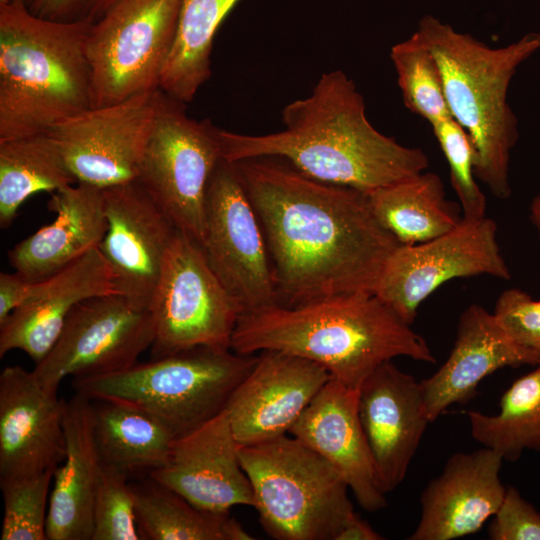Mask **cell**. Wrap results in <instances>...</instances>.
<instances>
[{
	"label": "cell",
	"mask_w": 540,
	"mask_h": 540,
	"mask_svg": "<svg viewBox=\"0 0 540 540\" xmlns=\"http://www.w3.org/2000/svg\"><path fill=\"white\" fill-rule=\"evenodd\" d=\"M200 245L242 314L278 305L260 221L234 165L223 158L208 185L205 234Z\"/></svg>",
	"instance_id": "obj_12"
},
{
	"label": "cell",
	"mask_w": 540,
	"mask_h": 540,
	"mask_svg": "<svg viewBox=\"0 0 540 540\" xmlns=\"http://www.w3.org/2000/svg\"><path fill=\"white\" fill-rule=\"evenodd\" d=\"M66 455L55 469L46 521L48 540H91L101 469L92 400L76 393L65 403Z\"/></svg>",
	"instance_id": "obj_25"
},
{
	"label": "cell",
	"mask_w": 540,
	"mask_h": 540,
	"mask_svg": "<svg viewBox=\"0 0 540 540\" xmlns=\"http://www.w3.org/2000/svg\"><path fill=\"white\" fill-rule=\"evenodd\" d=\"M366 193L379 222L401 245L432 240L462 220L458 207L446 200L441 178L432 172L423 171Z\"/></svg>",
	"instance_id": "obj_27"
},
{
	"label": "cell",
	"mask_w": 540,
	"mask_h": 540,
	"mask_svg": "<svg viewBox=\"0 0 540 540\" xmlns=\"http://www.w3.org/2000/svg\"><path fill=\"white\" fill-rule=\"evenodd\" d=\"M91 24L44 19L22 0H0V141L46 133L92 108Z\"/></svg>",
	"instance_id": "obj_4"
},
{
	"label": "cell",
	"mask_w": 540,
	"mask_h": 540,
	"mask_svg": "<svg viewBox=\"0 0 540 540\" xmlns=\"http://www.w3.org/2000/svg\"><path fill=\"white\" fill-rule=\"evenodd\" d=\"M239 0H182L175 38L159 89L189 103L211 76L210 56L220 24Z\"/></svg>",
	"instance_id": "obj_29"
},
{
	"label": "cell",
	"mask_w": 540,
	"mask_h": 540,
	"mask_svg": "<svg viewBox=\"0 0 540 540\" xmlns=\"http://www.w3.org/2000/svg\"><path fill=\"white\" fill-rule=\"evenodd\" d=\"M39 281H30L18 273H0V324L37 290Z\"/></svg>",
	"instance_id": "obj_39"
},
{
	"label": "cell",
	"mask_w": 540,
	"mask_h": 540,
	"mask_svg": "<svg viewBox=\"0 0 540 540\" xmlns=\"http://www.w3.org/2000/svg\"><path fill=\"white\" fill-rule=\"evenodd\" d=\"M493 314L509 337L540 363V300L522 290L508 289L497 299Z\"/></svg>",
	"instance_id": "obj_36"
},
{
	"label": "cell",
	"mask_w": 540,
	"mask_h": 540,
	"mask_svg": "<svg viewBox=\"0 0 540 540\" xmlns=\"http://www.w3.org/2000/svg\"><path fill=\"white\" fill-rule=\"evenodd\" d=\"M489 537L493 540H540V513L515 487L506 488L504 499L492 517Z\"/></svg>",
	"instance_id": "obj_37"
},
{
	"label": "cell",
	"mask_w": 540,
	"mask_h": 540,
	"mask_svg": "<svg viewBox=\"0 0 540 540\" xmlns=\"http://www.w3.org/2000/svg\"><path fill=\"white\" fill-rule=\"evenodd\" d=\"M530 217L540 235V194L531 203Z\"/></svg>",
	"instance_id": "obj_41"
},
{
	"label": "cell",
	"mask_w": 540,
	"mask_h": 540,
	"mask_svg": "<svg viewBox=\"0 0 540 540\" xmlns=\"http://www.w3.org/2000/svg\"><path fill=\"white\" fill-rule=\"evenodd\" d=\"M359 389L331 378L290 429L346 481L359 505L376 512L387 505L358 410Z\"/></svg>",
	"instance_id": "obj_20"
},
{
	"label": "cell",
	"mask_w": 540,
	"mask_h": 540,
	"mask_svg": "<svg viewBox=\"0 0 540 540\" xmlns=\"http://www.w3.org/2000/svg\"><path fill=\"white\" fill-rule=\"evenodd\" d=\"M255 209L278 305L372 292L401 245L366 192L313 179L274 157L231 162Z\"/></svg>",
	"instance_id": "obj_1"
},
{
	"label": "cell",
	"mask_w": 540,
	"mask_h": 540,
	"mask_svg": "<svg viewBox=\"0 0 540 540\" xmlns=\"http://www.w3.org/2000/svg\"><path fill=\"white\" fill-rule=\"evenodd\" d=\"M136 521L148 540H252L242 525L227 514L201 510L151 477L132 486Z\"/></svg>",
	"instance_id": "obj_30"
},
{
	"label": "cell",
	"mask_w": 540,
	"mask_h": 540,
	"mask_svg": "<svg viewBox=\"0 0 540 540\" xmlns=\"http://www.w3.org/2000/svg\"><path fill=\"white\" fill-rule=\"evenodd\" d=\"M182 0H117L89 29L92 107L159 89Z\"/></svg>",
	"instance_id": "obj_9"
},
{
	"label": "cell",
	"mask_w": 540,
	"mask_h": 540,
	"mask_svg": "<svg viewBox=\"0 0 540 540\" xmlns=\"http://www.w3.org/2000/svg\"><path fill=\"white\" fill-rule=\"evenodd\" d=\"M115 293L109 266L98 248L51 277L0 324V357L21 350L35 364L51 350L71 310L81 301Z\"/></svg>",
	"instance_id": "obj_22"
},
{
	"label": "cell",
	"mask_w": 540,
	"mask_h": 540,
	"mask_svg": "<svg viewBox=\"0 0 540 540\" xmlns=\"http://www.w3.org/2000/svg\"><path fill=\"white\" fill-rule=\"evenodd\" d=\"M150 308L122 295L95 296L69 313L56 343L32 370L41 384L57 392L61 382L125 370L153 344Z\"/></svg>",
	"instance_id": "obj_11"
},
{
	"label": "cell",
	"mask_w": 540,
	"mask_h": 540,
	"mask_svg": "<svg viewBox=\"0 0 540 540\" xmlns=\"http://www.w3.org/2000/svg\"><path fill=\"white\" fill-rule=\"evenodd\" d=\"M150 310L152 356L195 347L231 349L242 308L211 269L201 245L177 229L168 248Z\"/></svg>",
	"instance_id": "obj_10"
},
{
	"label": "cell",
	"mask_w": 540,
	"mask_h": 540,
	"mask_svg": "<svg viewBox=\"0 0 540 540\" xmlns=\"http://www.w3.org/2000/svg\"><path fill=\"white\" fill-rule=\"evenodd\" d=\"M240 460L264 530L277 540H335L354 513L344 478L286 435L240 446Z\"/></svg>",
	"instance_id": "obj_7"
},
{
	"label": "cell",
	"mask_w": 540,
	"mask_h": 540,
	"mask_svg": "<svg viewBox=\"0 0 540 540\" xmlns=\"http://www.w3.org/2000/svg\"><path fill=\"white\" fill-rule=\"evenodd\" d=\"M54 471L0 481L4 501L1 540H47L49 490Z\"/></svg>",
	"instance_id": "obj_33"
},
{
	"label": "cell",
	"mask_w": 540,
	"mask_h": 540,
	"mask_svg": "<svg viewBox=\"0 0 540 540\" xmlns=\"http://www.w3.org/2000/svg\"><path fill=\"white\" fill-rule=\"evenodd\" d=\"M239 449L224 409L177 437L167 464L150 471L149 477L204 511L227 514L237 505L254 507L252 485Z\"/></svg>",
	"instance_id": "obj_18"
},
{
	"label": "cell",
	"mask_w": 540,
	"mask_h": 540,
	"mask_svg": "<svg viewBox=\"0 0 540 540\" xmlns=\"http://www.w3.org/2000/svg\"><path fill=\"white\" fill-rule=\"evenodd\" d=\"M47 207L55 219L8 252L15 272L30 281L47 279L98 248L107 230L102 188L77 182L52 193Z\"/></svg>",
	"instance_id": "obj_24"
},
{
	"label": "cell",
	"mask_w": 540,
	"mask_h": 540,
	"mask_svg": "<svg viewBox=\"0 0 540 540\" xmlns=\"http://www.w3.org/2000/svg\"><path fill=\"white\" fill-rule=\"evenodd\" d=\"M379 534L368 522L355 512L340 529L335 540H382Z\"/></svg>",
	"instance_id": "obj_40"
},
{
	"label": "cell",
	"mask_w": 540,
	"mask_h": 540,
	"mask_svg": "<svg viewBox=\"0 0 540 540\" xmlns=\"http://www.w3.org/2000/svg\"><path fill=\"white\" fill-rule=\"evenodd\" d=\"M415 32L437 61L452 118L470 138L476 178L496 197L508 198L518 129L507 92L518 66L540 50V33L492 48L432 15L422 17Z\"/></svg>",
	"instance_id": "obj_5"
},
{
	"label": "cell",
	"mask_w": 540,
	"mask_h": 540,
	"mask_svg": "<svg viewBox=\"0 0 540 540\" xmlns=\"http://www.w3.org/2000/svg\"><path fill=\"white\" fill-rule=\"evenodd\" d=\"M117 0H31L28 8L36 16L60 22L94 23Z\"/></svg>",
	"instance_id": "obj_38"
},
{
	"label": "cell",
	"mask_w": 540,
	"mask_h": 540,
	"mask_svg": "<svg viewBox=\"0 0 540 540\" xmlns=\"http://www.w3.org/2000/svg\"><path fill=\"white\" fill-rule=\"evenodd\" d=\"M504 393L494 415L468 411L472 437L503 460L516 461L524 450L540 451V363Z\"/></svg>",
	"instance_id": "obj_31"
},
{
	"label": "cell",
	"mask_w": 540,
	"mask_h": 540,
	"mask_svg": "<svg viewBox=\"0 0 540 540\" xmlns=\"http://www.w3.org/2000/svg\"><path fill=\"white\" fill-rule=\"evenodd\" d=\"M489 275L508 280L509 268L497 241L496 222L464 219L432 240L399 245L387 261L374 290L406 323L436 289L455 278Z\"/></svg>",
	"instance_id": "obj_13"
},
{
	"label": "cell",
	"mask_w": 540,
	"mask_h": 540,
	"mask_svg": "<svg viewBox=\"0 0 540 540\" xmlns=\"http://www.w3.org/2000/svg\"><path fill=\"white\" fill-rule=\"evenodd\" d=\"M94 438L100 461L126 474L165 466L177 438L157 416L131 403L97 400Z\"/></svg>",
	"instance_id": "obj_26"
},
{
	"label": "cell",
	"mask_w": 540,
	"mask_h": 540,
	"mask_svg": "<svg viewBox=\"0 0 540 540\" xmlns=\"http://www.w3.org/2000/svg\"><path fill=\"white\" fill-rule=\"evenodd\" d=\"M230 348L243 355L276 350L303 357L357 390L379 365L395 357L436 362L425 339L372 292L243 313Z\"/></svg>",
	"instance_id": "obj_3"
},
{
	"label": "cell",
	"mask_w": 540,
	"mask_h": 540,
	"mask_svg": "<svg viewBox=\"0 0 540 540\" xmlns=\"http://www.w3.org/2000/svg\"><path fill=\"white\" fill-rule=\"evenodd\" d=\"M433 133L447 160L451 185L456 192L464 219L486 216V197L474 172L475 154L466 131L453 118L432 125Z\"/></svg>",
	"instance_id": "obj_35"
},
{
	"label": "cell",
	"mask_w": 540,
	"mask_h": 540,
	"mask_svg": "<svg viewBox=\"0 0 540 540\" xmlns=\"http://www.w3.org/2000/svg\"><path fill=\"white\" fill-rule=\"evenodd\" d=\"M139 539L142 537L136 521L135 498L127 474L102 464L94 498L91 540Z\"/></svg>",
	"instance_id": "obj_34"
},
{
	"label": "cell",
	"mask_w": 540,
	"mask_h": 540,
	"mask_svg": "<svg viewBox=\"0 0 540 540\" xmlns=\"http://www.w3.org/2000/svg\"><path fill=\"white\" fill-rule=\"evenodd\" d=\"M257 360L231 349L195 347L72 383L90 400H118L149 411L179 437L221 413Z\"/></svg>",
	"instance_id": "obj_6"
},
{
	"label": "cell",
	"mask_w": 540,
	"mask_h": 540,
	"mask_svg": "<svg viewBox=\"0 0 540 540\" xmlns=\"http://www.w3.org/2000/svg\"><path fill=\"white\" fill-rule=\"evenodd\" d=\"M89 108L48 133L77 182L108 188L135 181L156 115V93Z\"/></svg>",
	"instance_id": "obj_14"
},
{
	"label": "cell",
	"mask_w": 540,
	"mask_h": 540,
	"mask_svg": "<svg viewBox=\"0 0 540 540\" xmlns=\"http://www.w3.org/2000/svg\"><path fill=\"white\" fill-rule=\"evenodd\" d=\"M537 365L538 359L518 346L493 313L473 304L461 315L454 346L444 364L420 388L431 422L449 406L465 403L479 383L504 367Z\"/></svg>",
	"instance_id": "obj_23"
},
{
	"label": "cell",
	"mask_w": 540,
	"mask_h": 540,
	"mask_svg": "<svg viewBox=\"0 0 540 540\" xmlns=\"http://www.w3.org/2000/svg\"><path fill=\"white\" fill-rule=\"evenodd\" d=\"M75 183L59 143L48 132L0 141L1 228L12 224L33 194H52Z\"/></svg>",
	"instance_id": "obj_28"
},
{
	"label": "cell",
	"mask_w": 540,
	"mask_h": 540,
	"mask_svg": "<svg viewBox=\"0 0 540 540\" xmlns=\"http://www.w3.org/2000/svg\"><path fill=\"white\" fill-rule=\"evenodd\" d=\"M331 378L311 360L276 350L262 351L225 408L239 445L286 435Z\"/></svg>",
	"instance_id": "obj_16"
},
{
	"label": "cell",
	"mask_w": 540,
	"mask_h": 540,
	"mask_svg": "<svg viewBox=\"0 0 540 540\" xmlns=\"http://www.w3.org/2000/svg\"><path fill=\"white\" fill-rule=\"evenodd\" d=\"M218 127L190 118L185 103L162 90L137 181L174 226L199 244L205 234L211 176L223 158Z\"/></svg>",
	"instance_id": "obj_8"
},
{
	"label": "cell",
	"mask_w": 540,
	"mask_h": 540,
	"mask_svg": "<svg viewBox=\"0 0 540 540\" xmlns=\"http://www.w3.org/2000/svg\"><path fill=\"white\" fill-rule=\"evenodd\" d=\"M66 401L33 371L7 366L0 374V481L55 470L66 455Z\"/></svg>",
	"instance_id": "obj_17"
},
{
	"label": "cell",
	"mask_w": 540,
	"mask_h": 540,
	"mask_svg": "<svg viewBox=\"0 0 540 540\" xmlns=\"http://www.w3.org/2000/svg\"><path fill=\"white\" fill-rule=\"evenodd\" d=\"M284 129L265 135L218 128L228 162L274 157L330 184L369 192L426 171L428 157L379 132L368 120L354 82L341 70L324 73L312 93L282 110Z\"/></svg>",
	"instance_id": "obj_2"
},
{
	"label": "cell",
	"mask_w": 540,
	"mask_h": 540,
	"mask_svg": "<svg viewBox=\"0 0 540 540\" xmlns=\"http://www.w3.org/2000/svg\"><path fill=\"white\" fill-rule=\"evenodd\" d=\"M27 6H29L31 0H22Z\"/></svg>",
	"instance_id": "obj_42"
},
{
	"label": "cell",
	"mask_w": 540,
	"mask_h": 540,
	"mask_svg": "<svg viewBox=\"0 0 540 540\" xmlns=\"http://www.w3.org/2000/svg\"><path fill=\"white\" fill-rule=\"evenodd\" d=\"M358 410L379 486L387 494L404 480L431 423L420 382L386 361L360 386Z\"/></svg>",
	"instance_id": "obj_19"
},
{
	"label": "cell",
	"mask_w": 540,
	"mask_h": 540,
	"mask_svg": "<svg viewBox=\"0 0 540 540\" xmlns=\"http://www.w3.org/2000/svg\"><path fill=\"white\" fill-rule=\"evenodd\" d=\"M103 191L107 230L98 249L115 293L149 308L177 228L137 181Z\"/></svg>",
	"instance_id": "obj_15"
},
{
	"label": "cell",
	"mask_w": 540,
	"mask_h": 540,
	"mask_svg": "<svg viewBox=\"0 0 540 540\" xmlns=\"http://www.w3.org/2000/svg\"><path fill=\"white\" fill-rule=\"evenodd\" d=\"M502 457L483 447L455 453L420 497L421 515L409 540H451L481 529L499 509L506 488Z\"/></svg>",
	"instance_id": "obj_21"
},
{
	"label": "cell",
	"mask_w": 540,
	"mask_h": 540,
	"mask_svg": "<svg viewBox=\"0 0 540 540\" xmlns=\"http://www.w3.org/2000/svg\"><path fill=\"white\" fill-rule=\"evenodd\" d=\"M405 106L434 125L452 118L437 61L415 32L391 48Z\"/></svg>",
	"instance_id": "obj_32"
}]
</instances>
